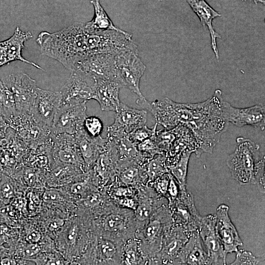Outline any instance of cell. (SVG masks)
Segmentation results:
<instances>
[{
  "label": "cell",
  "mask_w": 265,
  "mask_h": 265,
  "mask_svg": "<svg viewBox=\"0 0 265 265\" xmlns=\"http://www.w3.org/2000/svg\"><path fill=\"white\" fill-rule=\"evenodd\" d=\"M84 172L80 167L70 164H56L45 175L46 188H57L70 184Z\"/></svg>",
  "instance_id": "7402d4cb"
},
{
  "label": "cell",
  "mask_w": 265,
  "mask_h": 265,
  "mask_svg": "<svg viewBox=\"0 0 265 265\" xmlns=\"http://www.w3.org/2000/svg\"><path fill=\"white\" fill-rule=\"evenodd\" d=\"M192 152L186 151L174 164L167 166L169 172L179 185L180 190H186V180L188 163Z\"/></svg>",
  "instance_id": "484cf974"
},
{
  "label": "cell",
  "mask_w": 265,
  "mask_h": 265,
  "mask_svg": "<svg viewBox=\"0 0 265 265\" xmlns=\"http://www.w3.org/2000/svg\"><path fill=\"white\" fill-rule=\"evenodd\" d=\"M192 11L198 17L200 22L205 28L207 27L211 36V45L217 60L219 58V51L217 44V39L221 36L214 30L212 21L222 15L214 10L206 0H186Z\"/></svg>",
  "instance_id": "d6986e66"
},
{
  "label": "cell",
  "mask_w": 265,
  "mask_h": 265,
  "mask_svg": "<svg viewBox=\"0 0 265 265\" xmlns=\"http://www.w3.org/2000/svg\"><path fill=\"white\" fill-rule=\"evenodd\" d=\"M2 81L13 95L17 113L30 114L38 88L36 81L25 73L11 74Z\"/></svg>",
  "instance_id": "52a82bcc"
},
{
  "label": "cell",
  "mask_w": 265,
  "mask_h": 265,
  "mask_svg": "<svg viewBox=\"0 0 265 265\" xmlns=\"http://www.w3.org/2000/svg\"><path fill=\"white\" fill-rule=\"evenodd\" d=\"M170 173L168 172L158 177L153 182V186L156 191L160 195L166 197L170 179Z\"/></svg>",
  "instance_id": "74e56055"
},
{
  "label": "cell",
  "mask_w": 265,
  "mask_h": 265,
  "mask_svg": "<svg viewBox=\"0 0 265 265\" xmlns=\"http://www.w3.org/2000/svg\"><path fill=\"white\" fill-rule=\"evenodd\" d=\"M215 215L202 217L198 232L207 254L208 265H226V254L215 228Z\"/></svg>",
  "instance_id": "8fae6325"
},
{
  "label": "cell",
  "mask_w": 265,
  "mask_h": 265,
  "mask_svg": "<svg viewBox=\"0 0 265 265\" xmlns=\"http://www.w3.org/2000/svg\"><path fill=\"white\" fill-rule=\"evenodd\" d=\"M103 226L106 231L117 232L125 227V220L124 217L119 214L111 213L105 217Z\"/></svg>",
  "instance_id": "e575fe53"
},
{
  "label": "cell",
  "mask_w": 265,
  "mask_h": 265,
  "mask_svg": "<svg viewBox=\"0 0 265 265\" xmlns=\"http://www.w3.org/2000/svg\"><path fill=\"white\" fill-rule=\"evenodd\" d=\"M236 142L235 151L227 159L232 178L240 185L257 184L264 192L265 157L260 158V146L243 137H238Z\"/></svg>",
  "instance_id": "3957f363"
},
{
  "label": "cell",
  "mask_w": 265,
  "mask_h": 265,
  "mask_svg": "<svg viewBox=\"0 0 265 265\" xmlns=\"http://www.w3.org/2000/svg\"><path fill=\"white\" fill-rule=\"evenodd\" d=\"M124 262L127 265L134 264L136 262V253L133 249L126 250L124 255Z\"/></svg>",
  "instance_id": "7bdbcfd3"
},
{
  "label": "cell",
  "mask_w": 265,
  "mask_h": 265,
  "mask_svg": "<svg viewBox=\"0 0 265 265\" xmlns=\"http://www.w3.org/2000/svg\"><path fill=\"white\" fill-rule=\"evenodd\" d=\"M132 194V191L128 187H120L117 188L115 191V195L120 197H130Z\"/></svg>",
  "instance_id": "f6af8a7d"
},
{
  "label": "cell",
  "mask_w": 265,
  "mask_h": 265,
  "mask_svg": "<svg viewBox=\"0 0 265 265\" xmlns=\"http://www.w3.org/2000/svg\"><path fill=\"white\" fill-rule=\"evenodd\" d=\"M222 114L228 123L241 127L251 126L262 131L265 128V108L262 105L238 108L233 106L229 103L223 100Z\"/></svg>",
  "instance_id": "30bf717a"
},
{
  "label": "cell",
  "mask_w": 265,
  "mask_h": 265,
  "mask_svg": "<svg viewBox=\"0 0 265 265\" xmlns=\"http://www.w3.org/2000/svg\"><path fill=\"white\" fill-rule=\"evenodd\" d=\"M106 138L114 144L119 162L123 163L135 160L138 151L128 135H107Z\"/></svg>",
  "instance_id": "cb8c5ba5"
},
{
  "label": "cell",
  "mask_w": 265,
  "mask_h": 265,
  "mask_svg": "<svg viewBox=\"0 0 265 265\" xmlns=\"http://www.w3.org/2000/svg\"><path fill=\"white\" fill-rule=\"evenodd\" d=\"M153 209V205L151 201H147L141 203L135 209L136 218L140 221L147 219L151 215Z\"/></svg>",
  "instance_id": "8d00e7d4"
},
{
  "label": "cell",
  "mask_w": 265,
  "mask_h": 265,
  "mask_svg": "<svg viewBox=\"0 0 265 265\" xmlns=\"http://www.w3.org/2000/svg\"><path fill=\"white\" fill-rule=\"evenodd\" d=\"M121 87L119 83L114 81L97 80L93 100L99 103L102 110L116 112L121 103L119 94Z\"/></svg>",
  "instance_id": "44dd1931"
},
{
  "label": "cell",
  "mask_w": 265,
  "mask_h": 265,
  "mask_svg": "<svg viewBox=\"0 0 265 265\" xmlns=\"http://www.w3.org/2000/svg\"><path fill=\"white\" fill-rule=\"evenodd\" d=\"M36 42L41 54L57 60L71 71L85 57L106 53L109 46L106 31L90 30L81 23H75L53 33L41 32Z\"/></svg>",
  "instance_id": "7a4b0ae2"
},
{
  "label": "cell",
  "mask_w": 265,
  "mask_h": 265,
  "mask_svg": "<svg viewBox=\"0 0 265 265\" xmlns=\"http://www.w3.org/2000/svg\"><path fill=\"white\" fill-rule=\"evenodd\" d=\"M113 123L107 127V135H128L135 129L145 125L148 111L131 107L120 103Z\"/></svg>",
  "instance_id": "9a60e30c"
},
{
  "label": "cell",
  "mask_w": 265,
  "mask_h": 265,
  "mask_svg": "<svg viewBox=\"0 0 265 265\" xmlns=\"http://www.w3.org/2000/svg\"><path fill=\"white\" fill-rule=\"evenodd\" d=\"M173 129L176 138L169 150L165 153L166 165L175 164L181 155L186 151L195 154L197 158L200 157L197 141L192 132L186 126L178 125Z\"/></svg>",
  "instance_id": "e0dca14e"
},
{
  "label": "cell",
  "mask_w": 265,
  "mask_h": 265,
  "mask_svg": "<svg viewBox=\"0 0 265 265\" xmlns=\"http://www.w3.org/2000/svg\"><path fill=\"white\" fill-rule=\"evenodd\" d=\"M191 234L182 227L176 225L165 238L160 251L162 260L164 263H173Z\"/></svg>",
  "instance_id": "603a6c76"
},
{
  "label": "cell",
  "mask_w": 265,
  "mask_h": 265,
  "mask_svg": "<svg viewBox=\"0 0 265 265\" xmlns=\"http://www.w3.org/2000/svg\"><path fill=\"white\" fill-rule=\"evenodd\" d=\"M94 9V15L92 19L84 24L85 26L93 30H113L122 32L126 31L116 26L101 5L100 0H91Z\"/></svg>",
  "instance_id": "d4e9b609"
},
{
  "label": "cell",
  "mask_w": 265,
  "mask_h": 265,
  "mask_svg": "<svg viewBox=\"0 0 265 265\" xmlns=\"http://www.w3.org/2000/svg\"><path fill=\"white\" fill-rule=\"evenodd\" d=\"M53 138L50 169L54 165L65 164L79 166L84 172L88 171L74 135L66 133L53 134Z\"/></svg>",
  "instance_id": "ba28073f"
},
{
  "label": "cell",
  "mask_w": 265,
  "mask_h": 265,
  "mask_svg": "<svg viewBox=\"0 0 265 265\" xmlns=\"http://www.w3.org/2000/svg\"><path fill=\"white\" fill-rule=\"evenodd\" d=\"M119 204L123 207L135 210L137 205L135 201L129 197H121L118 199Z\"/></svg>",
  "instance_id": "b9f144b4"
},
{
  "label": "cell",
  "mask_w": 265,
  "mask_h": 265,
  "mask_svg": "<svg viewBox=\"0 0 265 265\" xmlns=\"http://www.w3.org/2000/svg\"><path fill=\"white\" fill-rule=\"evenodd\" d=\"M241 0L242 1H244L246 0ZM252 0L256 4L258 3H262V4H265V0Z\"/></svg>",
  "instance_id": "bcb514c9"
},
{
  "label": "cell",
  "mask_w": 265,
  "mask_h": 265,
  "mask_svg": "<svg viewBox=\"0 0 265 265\" xmlns=\"http://www.w3.org/2000/svg\"><path fill=\"white\" fill-rule=\"evenodd\" d=\"M29 261L35 265H66L68 263L57 250L50 252H41Z\"/></svg>",
  "instance_id": "f546056e"
},
{
  "label": "cell",
  "mask_w": 265,
  "mask_h": 265,
  "mask_svg": "<svg viewBox=\"0 0 265 265\" xmlns=\"http://www.w3.org/2000/svg\"><path fill=\"white\" fill-rule=\"evenodd\" d=\"M17 113L13 95L0 79V115L8 122Z\"/></svg>",
  "instance_id": "4316f807"
},
{
  "label": "cell",
  "mask_w": 265,
  "mask_h": 265,
  "mask_svg": "<svg viewBox=\"0 0 265 265\" xmlns=\"http://www.w3.org/2000/svg\"><path fill=\"white\" fill-rule=\"evenodd\" d=\"M97 86V80L90 75L76 69L59 92L62 97L61 104L78 105L93 99Z\"/></svg>",
  "instance_id": "5b68a950"
},
{
  "label": "cell",
  "mask_w": 265,
  "mask_h": 265,
  "mask_svg": "<svg viewBox=\"0 0 265 265\" xmlns=\"http://www.w3.org/2000/svg\"><path fill=\"white\" fill-rule=\"evenodd\" d=\"M128 162V165L123 166L119 173V178L121 182L125 185L132 183L139 176L140 170L136 165Z\"/></svg>",
  "instance_id": "836d02e7"
},
{
  "label": "cell",
  "mask_w": 265,
  "mask_h": 265,
  "mask_svg": "<svg viewBox=\"0 0 265 265\" xmlns=\"http://www.w3.org/2000/svg\"><path fill=\"white\" fill-rule=\"evenodd\" d=\"M13 61L7 40L0 42V68Z\"/></svg>",
  "instance_id": "ab89813d"
},
{
  "label": "cell",
  "mask_w": 265,
  "mask_h": 265,
  "mask_svg": "<svg viewBox=\"0 0 265 265\" xmlns=\"http://www.w3.org/2000/svg\"><path fill=\"white\" fill-rule=\"evenodd\" d=\"M9 124L7 120L0 115V139L3 138L7 132Z\"/></svg>",
  "instance_id": "ee69618b"
},
{
  "label": "cell",
  "mask_w": 265,
  "mask_h": 265,
  "mask_svg": "<svg viewBox=\"0 0 265 265\" xmlns=\"http://www.w3.org/2000/svg\"></svg>",
  "instance_id": "681fc988"
},
{
  "label": "cell",
  "mask_w": 265,
  "mask_h": 265,
  "mask_svg": "<svg viewBox=\"0 0 265 265\" xmlns=\"http://www.w3.org/2000/svg\"><path fill=\"white\" fill-rule=\"evenodd\" d=\"M158 124L156 123L153 128H149L146 125L139 127L128 134L129 139L136 145L151 137L157 131Z\"/></svg>",
  "instance_id": "1f68e13d"
},
{
  "label": "cell",
  "mask_w": 265,
  "mask_h": 265,
  "mask_svg": "<svg viewBox=\"0 0 265 265\" xmlns=\"http://www.w3.org/2000/svg\"><path fill=\"white\" fill-rule=\"evenodd\" d=\"M86 103L61 104L57 110L51 128L53 135L66 133L74 135L83 128L87 116Z\"/></svg>",
  "instance_id": "9c48e42d"
},
{
  "label": "cell",
  "mask_w": 265,
  "mask_h": 265,
  "mask_svg": "<svg viewBox=\"0 0 265 265\" xmlns=\"http://www.w3.org/2000/svg\"><path fill=\"white\" fill-rule=\"evenodd\" d=\"M236 259L230 265H263V259L255 256L251 252L245 250H238Z\"/></svg>",
  "instance_id": "d590c367"
},
{
  "label": "cell",
  "mask_w": 265,
  "mask_h": 265,
  "mask_svg": "<svg viewBox=\"0 0 265 265\" xmlns=\"http://www.w3.org/2000/svg\"><path fill=\"white\" fill-rule=\"evenodd\" d=\"M116 72L122 87H126L139 99L144 96L140 89V81L146 66L138 55V50H127L115 55Z\"/></svg>",
  "instance_id": "277c9868"
},
{
  "label": "cell",
  "mask_w": 265,
  "mask_h": 265,
  "mask_svg": "<svg viewBox=\"0 0 265 265\" xmlns=\"http://www.w3.org/2000/svg\"><path fill=\"white\" fill-rule=\"evenodd\" d=\"M223 100L219 89L210 98L197 103H177L164 97L152 103V114L164 129L186 126L197 141L200 155L204 152L212 154L228 126L222 114Z\"/></svg>",
  "instance_id": "6da1fadb"
},
{
  "label": "cell",
  "mask_w": 265,
  "mask_h": 265,
  "mask_svg": "<svg viewBox=\"0 0 265 265\" xmlns=\"http://www.w3.org/2000/svg\"><path fill=\"white\" fill-rule=\"evenodd\" d=\"M172 263L187 265H208L207 254L198 231L191 233Z\"/></svg>",
  "instance_id": "ac0fdd59"
},
{
  "label": "cell",
  "mask_w": 265,
  "mask_h": 265,
  "mask_svg": "<svg viewBox=\"0 0 265 265\" xmlns=\"http://www.w3.org/2000/svg\"><path fill=\"white\" fill-rule=\"evenodd\" d=\"M4 245H0V248L3 247Z\"/></svg>",
  "instance_id": "7dc6e473"
},
{
  "label": "cell",
  "mask_w": 265,
  "mask_h": 265,
  "mask_svg": "<svg viewBox=\"0 0 265 265\" xmlns=\"http://www.w3.org/2000/svg\"><path fill=\"white\" fill-rule=\"evenodd\" d=\"M148 180L153 182L158 177L168 173L165 153L159 154L150 159L144 169Z\"/></svg>",
  "instance_id": "83f0119b"
},
{
  "label": "cell",
  "mask_w": 265,
  "mask_h": 265,
  "mask_svg": "<svg viewBox=\"0 0 265 265\" xmlns=\"http://www.w3.org/2000/svg\"><path fill=\"white\" fill-rule=\"evenodd\" d=\"M171 206L176 225L182 227L190 233L199 230L202 216L196 209L190 192L180 190Z\"/></svg>",
  "instance_id": "4fadbf2b"
},
{
  "label": "cell",
  "mask_w": 265,
  "mask_h": 265,
  "mask_svg": "<svg viewBox=\"0 0 265 265\" xmlns=\"http://www.w3.org/2000/svg\"><path fill=\"white\" fill-rule=\"evenodd\" d=\"M83 127L85 132L92 137L100 136L103 130L102 121L95 116H87L84 120Z\"/></svg>",
  "instance_id": "d6a6232c"
},
{
  "label": "cell",
  "mask_w": 265,
  "mask_h": 265,
  "mask_svg": "<svg viewBox=\"0 0 265 265\" xmlns=\"http://www.w3.org/2000/svg\"><path fill=\"white\" fill-rule=\"evenodd\" d=\"M85 164L89 170L92 168L100 154L105 149L107 138L101 136L92 137L83 128L74 134Z\"/></svg>",
  "instance_id": "ffe728a7"
},
{
  "label": "cell",
  "mask_w": 265,
  "mask_h": 265,
  "mask_svg": "<svg viewBox=\"0 0 265 265\" xmlns=\"http://www.w3.org/2000/svg\"><path fill=\"white\" fill-rule=\"evenodd\" d=\"M229 207L222 204L216 209L215 228L226 254L238 251L243 245L238 232L229 215Z\"/></svg>",
  "instance_id": "2e32d148"
},
{
  "label": "cell",
  "mask_w": 265,
  "mask_h": 265,
  "mask_svg": "<svg viewBox=\"0 0 265 265\" xmlns=\"http://www.w3.org/2000/svg\"><path fill=\"white\" fill-rule=\"evenodd\" d=\"M99 248L103 256L106 259L112 258L116 251L114 244L110 241L104 239L100 240Z\"/></svg>",
  "instance_id": "f35d334b"
},
{
  "label": "cell",
  "mask_w": 265,
  "mask_h": 265,
  "mask_svg": "<svg viewBox=\"0 0 265 265\" xmlns=\"http://www.w3.org/2000/svg\"><path fill=\"white\" fill-rule=\"evenodd\" d=\"M176 134L173 129L156 131L155 139L158 147L165 153L171 148Z\"/></svg>",
  "instance_id": "4dcf8cb0"
},
{
  "label": "cell",
  "mask_w": 265,
  "mask_h": 265,
  "mask_svg": "<svg viewBox=\"0 0 265 265\" xmlns=\"http://www.w3.org/2000/svg\"><path fill=\"white\" fill-rule=\"evenodd\" d=\"M1 179V173H0V180Z\"/></svg>",
  "instance_id": "c3c4849f"
},
{
  "label": "cell",
  "mask_w": 265,
  "mask_h": 265,
  "mask_svg": "<svg viewBox=\"0 0 265 265\" xmlns=\"http://www.w3.org/2000/svg\"><path fill=\"white\" fill-rule=\"evenodd\" d=\"M62 104L59 91L38 87L30 114L38 122L51 128L56 112Z\"/></svg>",
  "instance_id": "5bb4252c"
},
{
  "label": "cell",
  "mask_w": 265,
  "mask_h": 265,
  "mask_svg": "<svg viewBox=\"0 0 265 265\" xmlns=\"http://www.w3.org/2000/svg\"><path fill=\"white\" fill-rule=\"evenodd\" d=\"M155 134L136 145L139 155L145 160H149L157 154L165 153L158 147Z\"/></svg>",
  "instance_id": "f1b7e54d"
},
{
  "label": "cell",
  "mask_w": 265,
  "mask_h": 265,
  "mask_svg": "<svg viewBox=\"0 0 265 265\" xmlns=\"http://www.w3.org/2000/svg\"><path fill=\"white\" fill-rule=\"evenodd\" d=\"M180 190L179 185L170 174L169 182L166 197L169 200V204L171 206L174 203L177 199L180 193Z\"/></svg>",
  "instance_id": "60d3db41"
},
{
  "label": "cell",
  "mask_w": 265,
  "mask_h": 265,
  "mask_svg": "<svg viewBox=\"0 0 265 265\" xmlns=\"http://www.w3.org/2000/svg\"><path fill=\"white\" fill-rule=\"evenodd\" d=\"M115 55L107 53L91 54L79 62L74 70L80 69L96 80H112L120 84L116 69Z\"/></svg>",
  "instance_id": "7c38bea8"
},
{
  "label": "cell",
  "mask_w": 265,
  "mask_h": 265,
  "mask_svg": "<svg viewBox=\"0 0 265 265\" xmlns=\"http://www.w3.org/2000/svg\"><path fill=\"white\" fill-rule=\"evenodd\" d=\"M8 122L16 136L28 149L45 143L52 136L51 128L38 122L30 114L17 113Z\"/></svg>",
  "instance_id": "8992f818"
}]
</instances>
